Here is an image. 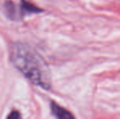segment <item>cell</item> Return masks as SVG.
Masks as SVG:
<instances>
[{
    "mask_svg": "<svg viewBox=\"0 0 120 119\" xmlns=\"http://www.w3.org/2000/svg\"><path fill=\"white\" fill-rule=\"evenodd\" d=\"M11 59L15 67L32 83L43 89H50L52 77L48 65L33 47L23 43H14Z\"/></svg>",
    "mask_w": 120,
    "mask_h": 119,
    "instance_id": "cell-1",
    "label": "cell"
},
{
    "mask_svg": "<svg viewBox=\"0 0 120 119\" xmlns=\"http://www.w3.org/2000/svg\"><path fill=\"white\" fill-rule=\"evenodd\" d=\"M51 109H52V113L58 118L72 119L74 118L70 112L67 111L65 108H64L63 107L60 106V105H57V104L55 103V102H52V103H51Z\"/></svg>",
    "mask_w": 120,
    "mask_h": 119,
    "instance_id": "cell-2",
    "label": "cell"
},
{
    "mask_svg": "<svg viewBox=\"0 0 120 119\" xmlns=\"http://www.w3.org/2000/svg\"><path fill=\"white\" fill-rule=\"evenodd\" d=\"M9 118H21V115L17 113V112H12L11 113V114L8 116Z\"/></svg>",
    "mask_w": 120,
    "mask_h": 119,
    "instance_id": "cell-3",
    "label": "cell"
}]
</instances>
